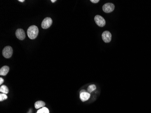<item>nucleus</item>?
Listing matches in <instances>:
<instances>
[{"label": "nucleus", "mask_w": 151, "mask_h": 113, "mask_svg": "<svg viewBox=\"0 0 151 113\" xmlns=\"http://www.w3.org/2000/svg\"><path fill=\"white\" fill-rule=\"evenodd\" d=\"M39 31V29L37 26L33 25L29 27L27 31L28 37L30 39H35L38 35Z\"/></svg>", "instance_id": "1"}, {"label": "nucleus", "mask_w": 151, "mask_h": 113, "mask_svg": "<svg viewBox=\"0 0 151 113\" xmlns=\"http://www.w3.org/2000/svg\"><path fill=\"white\" fill-rule=\"evenodd\" d=\"M13 54V49L11 47L7 46L2 50V55L6 58H9L12 56Z\"/></svg>", "instance_id": "2"}, {"label": "nucleus", "mask_w": 151, "mask_h": 113, "mask_svg": "<svg viewBox=\"0 0 151 113\" xmlns=\"http://www.w3.org/2000/svg\"><path fill=\"white\" fill-rule=\"evenodd\" d=\"M115 8V5L112 3H107L106 4L104 5L102 7L103 11L105 13H107L112 12V11H113Z\"/></svg>", "instance_id": "3"}, {"label": "nucleus", "mask_w": 151, "mask_h": 113, "mask_svg": "<svg viewBox=\"0 0 151 113\" xmlns=\"http://www.w3.org/2000/svg\"><path fill=\"white\" fill-rule=\"evenodd\" d=\"M96 24L99 27H104L106 25V21L104 18L100 15H96L94 18Z\"/></svg>", "instance_id": "4"}, {"label": "nucleus", "mask_w": 151, "mask_h": 113, "mask_svg": "<svg viewBox=\"0 0 151 113\" xmlns=\"http://www.w3.org/2000/svg\"><path fill=\"white\" fill-rule=\"evenodd\" d=\"M52 23L53 21L51 18H45L41 23V27L44 29H47L51 26Z\"/></svg>", "instance_id": "5"}, {"label": "nucleus", "mask_w": 151, "mask_h": 113, "mask_svg": "<svg viewBox=\"0 0 151 113\" xmlns=\"http://www.w3.org/2000/svg\"><path fill=\"white\" fill-rule=\"evenodd\" d=\"M102 38L104 42L106 43H110L112 39V35L109 31H104L102 34Z\"/></svg>", "instance_id": "6"}, {"label": "nucleus", "mask_w": 151, "mask_h": 113, "mask_svg": "<svg viewBox=\"0 0 151 113\" xmlns=\"http://www.w3.org/2000/svg\"><path fill=\"white\" fill-rule=\"evenodd\" d=\"M91 95L90 93L86 92L84 90H82L80 92V99L82 102H85L86 100H88L90 98Z\"/></svg>", "instance_id": "7"}, {"label": "nucleus", "mask_w": 151, "mask_h": 113, "mask_svg": "<svg viewBox=\"0 0 151 113\" xmlns=\"http://www.w3.org/2000/svg\"><path fill=\"white\" fill-rule=\"evenodd\" d=\"M16 37L20 40H23L25 38V34L24 31L22 29H18L15 32Z\"/></svg>", "instance_id": "8"}, {"label": "nucleus", "mask_w": 151, "mask_h": 113, "mask_svg": "<svg viewBox=\"0 0 151 113\" xmlns=\"http://www.w3.org/2000/svg\"><path fill=\"white\" fill-rule=\"evenodd\" d=\"M10 68L7 66L2 67L0 69V75L1 76H6L9 72Z\"/></svg>", "instance_id": "9"}, {"label": "nucleus", "mask_w": 151, "mask_h": 113, "mask_svg": "<svg viewBox=\"0 0 151 113\" xmlns=\"http://www.w3.org/2000/svg\"><path fill=\"white\" fill-rule=\"evenodd\" d=\"M45 105V102L43 101H38L36 102L35 104V107L36 109H40L41 107H44Z\"/></svg>", "instance_id": "10"}, {"label": "nucleus", "mask_w": 151, "mask_h": 113, "mask_svg": "<svg viewBox=\"0 0 151 113\" xmlns=\"http://www.w3.org/2000/svg\"><path fill=\"white\" fill-rule=\"evenodd\" d=\"M0 91L4 94H7L9 93V89L6 86L2 85L0 87Z\"/></svg>", "instance_id": "11"}, {"label": "nucleus", "mask_w": 151, "mask_h": 113, "mask_svg": "<svg viewBox=\"0 0 151 113\" xmlns=\"http://www.w3.org/2000/svg\"><path fill=\"white\" fill-rule=\"evenodd\" d=\"M96 89V86L95 85H91L90 86H89L88 87V91L90 93H91L92 92L94 91Z\"/></svg>", "instance_id": "12"}, {"label": "nucleus", "mask_w": 151, "mask_h": 113, "mask_svg": "<svg viewBox=\"0 0 151 113\" xmlns=\"http://www.w3.org/2000/svg\"><path fill=\"white\" fill-rule=\"evenodd\" d=\"M7 99V96H6V94L2 93L0 94V101H2L3 100H6Z\"/></svg>", "instance_id": "13"}, {"label": "nucleus", "mask_w": 151, "mask_h": 113, "mask_svg": "<svg viewBox=\"0 0 151 113\" xmlns=\"http://www.w3.org/2000/svg\"><path fill=\"white\" fill-rule=\"evenodd\" d=\"M41 109H42V110L43 113H49V109H48L47 108H46V107H42V108Z\"/></svg>", "instance_id": "14"}, {"label": "nucleus", "mask_w": 151, "mask_h": 113, "mask_svg": "<svg viewBox=\"0 0 151 113\" xmlns=\"http://www.w3.org/2000/svg\"><path fill=\"white\" fill-rule=\"evenodd\" d=\"M90 1H91V2L93 3H97L99 1H100V0H91Z\"/></svg>", "instance_id": "15"}, {"label": "nucleus", "mask_w": 151, "mask_h": 113, "mask_svg": "<svg viewBox=\"0 0 151 113\" xmlns=\"http://www.w3.org/2000/svg\"><path fill=\"white\" fill-rule=\"evenodd\" d=\"M3 82H4V79L2 77H0V85H1Z\"/></svg>", "instance_id": "16"}, {"label": "nucleus", "mask_w": 151, "mask_h": 113, "mask_svg": "<svg viewBox=\"0 0 151 113\" xmlns=\"http://www.w3.org/2000/svg\"><path fill=\"white\" fill-rule=\"evenodd\" d=\"M51 1H52V2H53H53H55V1H56L57 0H51Z\"/></svg>", "instance_id": "17"}, {"label": "nucleus", "mask_w": 151, "mask_h": 113, "mask_svg": "<svg viewBox=\"0 0 151 113\" xmlns=\"http://www.w3.org/2000/svg\"><path fill=\"white\" fill-rule=\"evenodd\" d=\"M18 1H20V2H23L25 1V0H19Z\"/></svg>", "instance_id": "18"}]
</instances>
